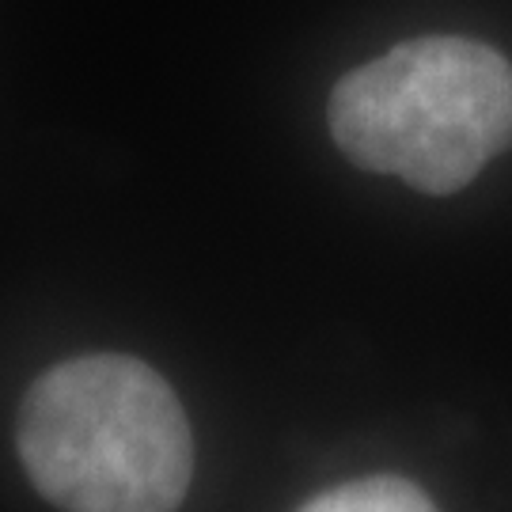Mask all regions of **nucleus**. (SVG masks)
I'll list each match as a JSON object with an SVG mask.
<instances>
[{
  "label": "nucleus",
  "mask_w": 512,
  "mask_h": 512,
  "mask_svg": "<svg viewBox=\"0 0 512 512\" xmlns=\"http://www.w3.org/2000/svg\"><path fill=\"white\" fill-rule=\"evenodd\" d=\"M300 512H437L429 494L395 475L361 478L308 501Z\"/></svg>",
  "instance_id": "nucleus-3"
},
{
  "label": "nucleus",
  "mask_w": 512,
  "mask_h": 512,
  "mask_svg": "<svg viewBox=\"0 0 512 512\" xmlns=\"http://www.w3.org/2000/svg\"><path fill=\"white\" fill-rule=\"evenodd\" d=\"M19 459L65 512H175L194 478V437L156 368L95 353L54 365L27 391Z\"/></svg>",
  "instance_id": "nucleus-1"
},
{
  "label": "nucleus",
  "mask_w": 512,
  "mask_h": 512,
  "mask_svg": "<svg viewBox=\"0 0 512 512\" xmlns=\"http://www.w3.org/2000/svg\"><path fill=\"white\" fill-rule=\"evenodd\" d=\"M330 133L349 164L456 194L512 145V65L475 38H410L338 80Z\"/></svg>",
  "instance_id": "nucleus-2"
}]
</instances>
